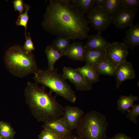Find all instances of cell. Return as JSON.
<instances>
[{"mask_svg": "<svg viewBox=\"0 0 139 139\" xmlns=\"http://www.w3.org/2000/svg\"><path fill=\"white\" fill-rule=\"evenodd\" d=\"M89 23L85 14L70 0H50L41 25L52 35L82 40L89 36Z\"/></svg>", "mask_w": 139, "mask_h": 139, "instance_id": "6da1fadb", "label": "cell"}, {"mask_svg": "<svg viewBox=\"0 0 139 139\" xmlns=\"http://www.w3.org/2000/svg\"><path fill=\"white\" fill-rule=\"evenodd\" d=\"M38 84L28 82L24 89L25 101L34 117L44 123L58 119L62 116L64 108L56 100L51 91Z\"/></svg>", "mask_w": 139, "mask_h": 139, "instance_id": "7a4b0ae2", "label": "cell"}, {"mask_svg": "<svg viewBox=\"0 0 139 139\" xmlns=\"http://www.w3.org/2000/svg\"><path fill=\"white\" fill-rule=\"evenodd\" d=\"M4 59L9 72L19 78L31 74H34L40 70L34 54L27 52L23 46L19 45L10 47L5 53Z\"/></svg>", "mask_w": 139, "mask_h": 139, "instance_id": "3957f363", "label": "cell"}, {"mask_svg": "<svg viewBox=\"0 0 139 139\" xmlns=\"http://www.w3.org/2000/svg\"><path fill=\"white\" fill-rule=\"evenodd\" d=\"M108 126L105 116L93 110L82 116L76 129L81 139H106Z\"/></svg>", "mask_w": 139, "mask_h": 139, "instance_id": "277c9868", "label": "cell"}, {"mask_svg": "<svg viewBox=\"0 0 139 139\" xmlns=\"http://www.w3.org/2000/svg\"><path fill=\"white\" fill-rule=\"evenodd\" d=\"M58 68L40 70L34 74L35 83L49 88L51 91L72 103L75 102L77 97L75 91L58 72Z\"/></svg>", "mask_w": 139, "mask_h": 139, "instance_id": "5b68a950", "label": "cell"}, {"mask_svg": "<svg viewBox=\"0 0 139 139\" xmlns=\"http://www.w3.org/2000/svg\"><path fill=\"white\" fill-rule=\"evenodd\" d=\"M86 16L97 32L103 31L112 23L111 16L107 14L101 6H94L86 14Z\"/></svg>", "mask_w": 139, "mask_h": 139, "instance_id": "8992f818", "label": "cell"}, {"mask_svg": "<svg viewBox=\"0 0 139 139\" xmlns=\"http://www.w3.org/2000/svg\"><path fill=\"white\" fill-rule=\"evenodd\" d=\"M61 76L65 80H68L73 83L77 90L88 91L92 89L93 83L86 80L76 69L64 67Z\"/></svg>", "mask_w": 139, "mask_h": 139, "instance_id": "52a82bcc", "label": "cell"}, {"mask_svg": "<svg viewBox=\"0 0 139 139\" xmlns=\"http://www.w3.org/2000/svg\"><path fill=\"white\" fill-rule=\"evenodd\" d=\"M138 10L137 8H121L111 16L112 23L119 29H123L129 27L133 24Z\"/></svg>", "mask_w": 139, "mask_h": 139, "instance_id": "ba28073f", "label": "cell"}, {"mask_svg": "<svg viewBox=\"0 0 139 139\" xmlns=\"http://www.w3.org/2000/svg\"><path fill=\"white\" fill-rule=\"evenodd\" d=\"M128 48L121 42L110 43L106 51L107 57L116 67L126 60L129 52Z\"/></svg>", "mask_w": 139, "mask_h": 139, "instance_id": "9c48e42d", "label": "cell"}, {"mask_svg": "<svg viewBox=\"0 0 139 139\" xmlns=\"http://www.w3.org/2000/svg\"><path fill=\"white\" fill-rule=\"evenodd\" d=\"M62 116L64 119L67 129L71 131L76 129L84 112L79 108L74 106H66L64 108Z\"/></svg>", "mask_w": 139, "mask_h": 139, "instance_id": "30bf717a", "label": "cell"}, {"mask_svg": "<svg viewBox=\"0 0 139 139\" xmlns=\"http://www.w3.org/2000/svg\"><path fill=\"white\" fill-rule=\"evenodd\" d=\"M116 79V86L118 89L124 81L134 78L136 74L132 64L126 60L117 65L115 73Z\"/></svg>", "mask_w": 139, "mask_h": 139, "instance_id": "8fae6325", "label": "cell"}, {"mask_svg": "<svg viewBox=\"0 0 139 139\" xmlns=\"http://www.w3.org/2000/svg\"><path fill=\"white\" fill-rule=\"evenodd\" d=\"M43 128H47L60 137L70 139L71 132L67 128L65 122L62 117L59 119L44 123Z\"/></svg>", "mask_w": 139, "mask_h": 139, "instance_id": "7c38bea8", "label": "cell"}, {"mask_svg": "<svg viewBox=\"0 0 139 139\" xmlns=\"http://www.w3.org/2000/svg\"><path fill=\"white\" fill-rule=\"evenodd\" d=\"M125 31L126 35L122 42L133 53L134 49L139 45V23L133 24Z\"/></svg>", "mask_w": 139, "mask_h": 139, "instance_id": "4fadbf2b", "label": "cell"}, {"mask_svg": "<svg viewBox=\"0 0 139 139\" xmlns=\"http://www.w3.org/2000/svg\"><path fill=\"white\" fill-rule=\"evenodd\" d=\"M84 45L85 48L99 51H105L110 42L102 36L101 32H97L94 35H90Z\"/></svg>", "mask_w": 139, "mask_h": 139, "instance_id": "5bb4252c", "label": "cell"}, {"mask_svg": "<svg viewBox=\"0 0 139 139\" xmlns=\"http://www.w3.org/2000/svg\"><path fill=\"white\" fill-rule=\"evenodd\" d=\"M85 50L83 42L74 41L63 54L71 59L83 62Z\"/></svg>", "mask_w": 139, "mask_h": 139, "instance_id": "9a60e30c", "label": "cell"}, {"mask_svg": "<svg viewBox=\"0 0 139 139\" xmlns=\"http://www.w3.org/2000/svg\"><path fill=\"white\" fill-rule=\"evenodd\" d=\"M99 75L115 76L116 67L108 57L93 66Z\"/></svg>", "mask_w": 139, "mask_h": 139, "instance_id": "2e32d148", "label": "cell"}, {"mask_svg": "<svg viewBox=\"0 0 139 139\" xmlns=\"http://www.w3.org/2000/svg\"><path fill=\"white\" fill-rule=\"evenodd\" d=\"M107 57L106 51H99L85 48L84 61L93 66Z\"/></svg>", "mask_w": 139, "mask_h": 139, "instance_id": "e0dca14e", "label": "cell"}, {"mask_svg": "<svg viewBox=\"0 0 139 139\" xmlns=\"http://www.w3.org/2000/svg\"><path fill=\"white\" fill-rule=\"evenodd\" d=\"M76 69L87 80L95 83L100 81L99 75L93 66L86 64L84 66Z\"/></svg>", "mask_w": 139, "mask_h": 139, "instance_id": "ac0fdd59", "label": "cell"}, {"mask_svg": "<svg viewBox=\"0 0 139 139\" xmlns=\"http://www.w3.org/2000/svg\"><path fill=\"white\" fill-rule=\"evenodd\" d=\"M138 99L137 97L130 94L128 96L122 95L120 96L117 101V108L122 112L125 113L130 110L132 107L134 101H137Z\"/></svg>", "mask_w": 139, "mask_h": 139, "instance_id": "d6986e66", "label": "cell"}, {"mask_svg": "<svg viewBox=\"0 0 139 139\" xmlns=\"http://www.w3.org/2000/svg\"><path fill=\"white\" fill-rule=\"evenodd\" d=\"M48 62V69L51 70L54 69L56 62L59 60L64 55L56 50L51 44L47 45L45 50Z\"/></svg>", "mask_w": 139, "mask_h": 139, "instance_id": "ffe728a7", "label": "cell"}, {"mask_svg": "<svg viewBox=\"0 0 139 139\" xmlns=\"http://www.w3.org/2000/svg\"><path fill=\"white\" fill-rule=\"evenodd\" d=\"M70 40L67 37L58 36L53 41L51 45L56 50L63 54L71 45Z\"/></svg>", "mask_w": 139, "mask_h": 139, "instance_id": "44dd1931", "label": "cell"}, {"mask_svg": "<svg viewBox=\"0 0 139 139\" xmlns=\"http://www.w3.org/2000/svg\"><path fill=\"white\" fill-rule=\"evenodd\" d=\"M121 0H105L101 6L105 12L112 16L121 8Z\"/></svg>", "mask_w": 139, "mask_h": 139, "instance_id": "7402d4cb", "label": "cell"}, {"mask_svg": "<svg viewBox=\"0 0 139 139\" xmlns=\"http://www.w3.org/2000/svg\"><path fill=\"white\" fill-rule=\"evenodd\" d=\"M70 3L79 8L85 14H87L94 6V0H72Z\"/></svg>", "mask_w": 139, "mask_h": 139, "instance_id": "603a6c76", "label": "cell"}, {"mask_svg": "<svg viewBox=\"0 0 139 139\" xmlns=\"http://www.w3.org/2000/svg\"><path fill=\"white\" fill-rule=\"evenodd\" d=\"M15 132L10 124L0 121V135L3 139H13Z\"/></svg>", "mask_w": 139, "mask_h": 139, "instance_id": "cb8c5ba5", "label": "cell"}, {"mask_svg": "<svg viewBox=\"0 0 139 139\" xmlns=\"http://www.w3.org/2000/svg\"><path fill=\"white\" fill-rule=\"evenodd\" d=\"M24 6L25 11L24 12L20 14L18 16L16 24L18 26H22L24 27L25 29L24 34H25L26 33L27 24L29 19L28 12L30 6L28 4L25 3H24Z\"/></svg>", "mask_w": 139, "mask_h": 139, "instance_id": "d4e9b609", "label": "cell"}, {"mask_svg": "<svg viewBox=\"0 0 139 139\" xmlns=\"http://www.w3.org/2000/svg\"><path fill=\"white\" fill-rule=\"evenodd\" d=\"M131 108L132 109L126 114V117L134 124H137L138 121L137 118L139 115V104L133 105Z\"/></svg>", "mask_w": 139, "mask_h": 139, "instance_id": "484cf974", "label": "cell"}, {"mask_svg": "<svg viewBox=\"0 0 139 139\" xmlns=\"http://www.w3.org/2000/svg\"><path fill=\"white\" fill-rule=\"evenodd\" d=\"M51 130L44 128L39 136L38 139H63Z\"/></svg>", "mask_w": 139, "mask_h": 139, "instance_id": "4316f807", "label": "cell"}, {"mask_svg": "<svg viewBox=\"0 0 139 139\" xmlns=\"http://www.w3.org/2000/svg\"><path fill=\"white\" fill-rule=\"evenodd\" d=\"M121 8L125 9L137 8L139 6V0H121Z\"/></svg>", "mask_w": 139, "mask_h": 139, "instance_id": "83f0119b", "label": "cell"}, {"mask_svg": "<svg viewBox=\"0 0 139 139\" xmlns=\"http://www.w3.org/2000/svg\"><path fill=\"white\" fill-rule=\"evenodd\" d=\"M25 34V41L23 47L24 50L27 52L28 53H31L34 50L35 48L29 33L27 35V33Z\"/></svg>", "mask_w": 139, "mask_h": 139, "instance_id": "f1b7e54d", "label": "cell"}, {"mask_svg": "<svg viewBox=\"0 0 139 139\" xmlns=\"http://www.w3.org/2000/svg\"><path fill=\"white\" fill-rule=\"evenodd\" d=\"M12 3L15 11H18L19 14L23 13L25 10L24 6V3L22 0H15L13 1Z\"/></svg>", "mask_w": 139, "mask_h": 139, "instance_id": "f546056e", "label": "cell"}, {"mask_svg": "<svg viewBox=\"0 0 139 139\" xmlns=\"http://www.w3.org/2000/svg\"><path fill=\"white\" fill-rule=\"evenodd\" d=\"M108 139H132L124 133H119L111 137L107 138Z\"/></svg>", "mask_w": 139, "mask_h": 139, "instance_id": "4dcf8cb0", "label": "cell"}, {"mask_svg": "<svg viewBox=\"0 0 139 139\" xmlns=\"http://www.w3.org/2000/svg\"><path fill=\"white\" fill-rule=\"evenodd\" d=\"M105 0H94L95 6H101Z\"/></svg>", "mask_w": 139, "mask_h": 139, "instance_id": "1f68e13d", "label": "cell"}, {"mask_svg": "<svg viewBox=\"0 0 139 139\" xmlns=\"http://www.w3.org/2000/svg\"><path fill=\"white\" fill-rule=\"evenodd\" d=\"M70 139H81L79 137L72 136Z\"/></svg>", "mask_w": 139, "mask_h": 139, "instance_id": "d6a6232c", "label": "cell"}, {"mask_svg": "<svg viewBox=\"0 0 139 139\" xmlns=\"http://www.w3.org/2000/svg\"><path fill=\"white\" fill-rule=\"evenodd\" d=\"M0 139H3L2 137L0 135Z\"/></svg>", "mask_w": 139, "mask_h": 139, "instance_id": "836d02e7", "label": "cell"}, {"mask_svg": "<svg viewBox=\"0 0 139 139\" xmlns=\"http://www.w3.org/2000/svg\"><path fill=\"white\" fill-rule=\"evenodd\" d=\"M63 139H67V138H63Z\"/></svg>", "mask_w": 139, "mask_h": 139, "instance_id": "e575fe53", "label": "cell"}]
</instances>
